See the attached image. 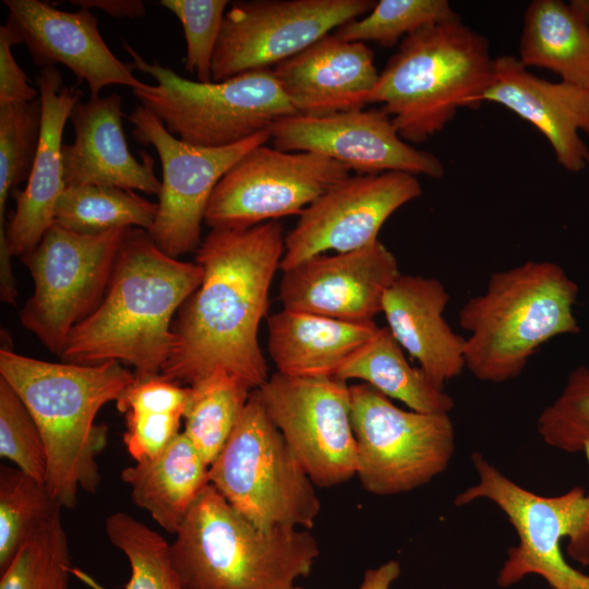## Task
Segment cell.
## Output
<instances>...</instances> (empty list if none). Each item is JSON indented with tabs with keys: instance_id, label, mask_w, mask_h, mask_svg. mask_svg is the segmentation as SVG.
<instances>
[{
	"instance_id": "obj_13",
	"label": "cell",
	"mask_w": 589,
	"mask_h": 589,
	"mask_svg": "<svg viewBox=\"0 0 589 589\" xmlns=\"http://www.w3.org/2000/svg\"><path fill=\"white\" fill-rule=\"evenodd\" d=\"M350 169L312 152H285L259 145L241 157L216 184L204 224L242 230L280 217L300 215Z\"/></svg>"
},
{
	"instance_id": "obj_21",
	"label": "cell",
	"mask_w": 589,
	"mask_h": 589,
	"mask_svg": "<svg viewBox=\"0 0 589 589\" xmlns=\"http://www.w3.org/2000/svg\"><path fill=\"white\" fill-rule=\"evenodd\" d=\"M273 73L297 115L321 117L364 108L380 73L373 51L328 34Z\"/></svg>"
},
{
	"instance_id": "obj_39",
	"label": "cell",
	"mask_w": 589,
	"mask_h": 589,
	"mask_svg": "<svg viewBox=\"0 0 589 589\" xmlns=\"http://www.w3.org/2000/svg\"><path fill=\"white\" fill-rule=\"evenodd\" d=\"M125 447L135 461L153 458L165 450L181 432L183 416L172 412L124 413Z\"/></svg>"
},
{
	"instance_id": "obj_29",
	"label": "cell",
	"mask_w": 589,
	"mask_h": 589,
	"mask_svg": "<svg viewBox=\"0 0 589 589\" xmlns=\"http://www.w3.org/2000/svg\"><path fill=\"white\" fill-rule=\"evenodd\" d=\"M189 388L182 432L209 466L235 430L252 389L224 370Z\"/></svg>"
},
{
	"instance_id": "obj_14",
	"label": "cell",
	"mask_w": 589,
	"mask_h": 589,
	"mask_svg": "<svg viewBox=\"0 0 589 589\" xmlns=\"http://www.w3.org/2000/svg\"><path fill=\"white\" fill-rule=\"evenodd\" d=\"M373 0L236 1L226 11L212 62V81L272 69L349 21Z\"/></svg>"
},
{
	"instance_id": "obj_31",
	"label": "cell",
	"mask_w": 589,
	"mask_h": 589,
	"mask_svg": "<svg viewBox=\"0 0 589 589\" xmlns=\"http://www.w3.org/2000/svg\"><path fill=\"white\" fill-rule=\"evenodd\" d=\"M105 532L130 565L124 589H188L170 558V543L158 532L125 512L110 514ZM74 572L95 589H101L79 570Z\"/></svg>"
},
{
	"instance_id": "obj_33",
	"label": "cell",
	"mask_w": 589,
	"mask_h": 589,
	"mask_svg": "<svg viewBox=\"0 0 589 589\" xmlns=\"http://www.w3.org/2000/svg\"><path fill=\"white\" fill-rule=\"evenodd\" d=\"M70 546L60 513L39 527L0 572V589H69Z\"/></svg>"
},
{
	"instance_id": "obj_1",
	"label": "cell",
	"mask_w": 589,
	"mask_h": 589,
	"mask_svg": "<svg viewBox=\"0 0 589 589\" xmlns=\"http://www.w3.org/2000/svg\"><path fill=\"white\" fill-rule=\"evenodd\" d=\"M284 250L277 220L242 230L212 229L195 255L203 279L173 318L171 352L160 376L190 386L224 370L252 390L268 380L259 328Z\"/></svg>"
},
{
	"instance_id": "obj_36",
	"label": "cell",
	"mask_w": 589,
	"mask_h": 589,
	"mask_svg": "<svg viewBox=\"0 0 589 589\" xmlns=\"http://www.w3.org/2000/svg\"><path fill=\"white\" fill-rule=\"evenodd\" d=\"M537 429L556 449L582 453L589 464V369L579 365L567 376L558 397L540 413Z\"/></svg>"
},
{
	"instance_id": "obj_26",
	"label": "cell",
	"mask_w": 589,
	"mask_h": 589,
	"mask_svg": "<svg viewBox=\"0 0 589 589\" xmlns=\"http://www.w3.org/2000/svg\"><path fill=\"white\" fill-rule=\"evenodd\" d=\"M209 466L181 431L157 456L135 461L120 474L135 506L166 532L176 534L209 484Z\"/></svg>"
},
{
	"instance_id": "obj_15",
	"label": "cell",
	"mask_w": 589,
	"mask_h": 589,
	"mask_svg": "<svg viewBox=\"0 0 589 589\" xmlns=\"http://www.w3.org/2000/svg\"><path fill=\"white\" fill-rule=\"evenodd\" d=\"M257 392L267 416L315 486L332 488L356 476L357 443L346 382L276 372Z\"/></svg>"
},
{
	"instance_id": "obj_2",
	"label": "cell",
	"mask_w": 589,
	"mask_h": 589,
	"mask_svg": "<svg viewBox=\"0 0 589 589\" xmlns=\"http://www.w3.org/2000/svg\"><path fill=\"white\" fill-rule=\"evenodd\" d=\"M202 279L197 263L169 256L146 230L131 228L100 304L72 328L59 357L75 364L118 361L137 377L159 375L175 314Z\"/></svg>"
},
{
	"instance_id": "obj_12",
	"label": "cell",
	"mask_w": 589,
	"mask_h": 589,
	"mask_svg": "<svg viewBox=\"0 0 589 589\" xmlns=\"http://www.w3.org/2000/svg\"><path fill=\"white\" fill-rule=\"evenodd\" d=\"M134 137L152 145L161 165L158 212L147 233L166 254L179 256L197 250L209 197L221 177L254 147L271 141V130L226 147H202L171 134L141 104L128 116Z\"/></svg>"
},
{
	"instance_id": "obj_34",
	"label": "cell",
	"mask_w": 589,
	"mask_h": 589,
	"mask_svg": "<svg viewBox=\"0 0 589 589\" xmlns=\"http://www.w3.org/2000/svg\"><path fill=\"white\" fill-rule=\"evenodd\" d=\"M459 19L446 0H380L364 16L347 22L334 34L347 41H373L390 48L424 26Z\"/></svg>"
},
{
	"instance_id": "obj_16",
	"label": "cell",
	"mask_w": 589,
	"mask_h": 589,
	"mask_svg": "<svg viewBox=\"0 0 589 589\" xmlns=\"http://www.w3.org/2000/svg\"><path fill=\"white\" fill-rule=\"evenodd\" d=\"M421 194L417 176L401 171L341 179L304 208L285 236L280 269L327 251L344 253L375 243L385 221Z\"/></svg>"
},
{
	"instance_id": "obj_41",
	"label": "cell",
	"mask_w": 589,
	"mask_h": 589,
	"mask_svg": "<svg viewBox=\"0 0 589 589\" xmlns=\"http://www.w3.org/2000/svg\"><path fill=\"white\" fill-rule=\"evenodd\" d=\"M22 43L10 23L0 27V106L31 103L38 98V91L28 84L27 76L16 62L12 48Z\"/></svg>"
},
{
	"instance_id": "obj_42",
	"label": "cell",
	"mask_w": 589,
	"mask_h": 589,
	"mask_svg": "<svg viewBox=\"0 0 589 589\" xmlns=\"http://www.w3.org/2000/svg\"><path fill=\"white\" fill-rule=\"evenodd\" d=\"M72 4L84 10L98 9L119 19H139L145 15L146 8L141 0H71Z\"/></svg>"
},
{
	"instance_id": "obj_38",
	"label": "cell",
	"mask_w": 589,
	"mask_h": 589,
	"mask_svg": "<svg viewBox=\"0 0 589 589\" xmlns=\"http://www.w3.org/2000/svg\"><path fill=\"white\" fill-rule=\"evenodd\" d=\"M160 5L180 21L185 44V70L199 82L212 81V62L220 35L227 0H161Z\"/></svg>"
},
{
	"instance_id": "obj_35",
	"label": "cell",
	"mask_w": 589,
	"mask_h": 589,
	"mask_svg": "<svg viewBox=\"0 0 589 589\" xmlns=\"http://www.w3.org/2000/svg\"><path fill=\"white\" fill-rule=\"evenodd\" d=\"M41 132L39 97L31 103L0 106V236L5 231L9 193L28 180Z\"/></svg>"
},
{
	"instance_id": "obj_18",
	"label": "cell",
	"mask_w": 589,
	"mask_h": 589,
	"mask_svg": "<svg viewBox=\"0 0 589 589\" xmlns=\"http://www.w3.org/2000/svg\"><path fill=\"white\" fill-rule=\"evenodd\" d=\"M283 273V309L350 322L373 321L382 312L385 292L400 276L397 259L380 240L313 256Z\"/></svg>"
},
{
	"instance_id": "obj_7",
	"label": "cell",
	"mask_w": 589,
	"mask_h": 589,
	"mask_svg": "<svg viewBox=\"0 0 589 589\" xmlns=\"http://www.w3.org/2000/svg\"><path fill=\"white\" fill-rule=\"evenodd\" d=\"M122 46L134 68L156 82L132 89L133 95L185 143L230 146L271 130L284 117L297 115L272 69L203 83L188 80L156 61L147 62L124 40Z\"/></svg>"
},
{
	"instance_id": "obj_10",
	"label": "cell",
	"mask_w": 589,
	"mask_h": 589,
	"mask_svg": "<svg viewBox=\"0 0 589 589\" xmlns=\"http://www.w3.org/2000/svg\"><path fill=\"white\" fill-rule=\"evenodd\" d=\"M130 229L89 235L53 223L21 257L35 288L20 322L51 352L60 356L72 328L100 304Z\"/></svg>"
},
{
	"instance_id": "obj_4",
	"label": "cell",
	"mask_w": 589,
	"mask_h": 589,
	"mask_svg": "<svg viewBox=\"0 0 589 589\" xmlns=\"http://www.w3.org/2000/svg\"><path fill=\"white\" fill-rule=\"evenodd\" d=\"M494 72L489 40L461 19L405 37L380 73L368 104L378 103L400 137L422 143L459 108H478Z\"/></svg>"
},
{
	"instance_id": "obj_19",
	"label": "cell",
	"mask_w": 589,
	"mask_h": 589,
	"mask_svg": "<svg viewBox=\"0 0 589 589\" xmlns=\"http://www.w3.org/2000/svg\"><path fill=\"white\" fill-rule=\"evenodd\" d=\"M7 22L19 33L33 62L41 68L60 63L79 81H84L89 97H99L109 85L132 89L145 83L133 74L134 65L119 60L104 41L98 20L89 11H62L40 0H4Z\"/></svg>"
},
{
	"instance_id": "obj_5",
	"label": "cell",
	"mask_w": 589,
	"mask_h": 589,
	"mask_svg": "<svg viewBox=\"0 0 589 589\" xmlns=\"http://www.w3.org/2000/svg\"><path fill=\"white\" fill-rule=\"evenodd\" d=\"M578 291L564 268L550 261L494 273L485 290L459 310V325L469 333L466 369L483 382L518 376L542 345L580 330L574 314Z\"/></svg>"
},
{
	"instance_id": "obj_40",
	"label": "cell",
	"mask_w": 589,
	"mask_h": 589,
	"mask_svg": "<svg viewBox=\"0 0 589 589\" xmlns=\"http://www.w3.org/2000/svg\"><path fill=\"white\" fill-rule=\"evenodd\" d=\"M189 386H182L160 375L137 377L116 401L120 412H172L184 414Z\"/></svg>"
},
{
	"instance_id": "obj_9",
	"label": "cell",
	"mask_w": 589,
	"mask_h": 589,
	"mask_svg": "<svg viewBox=\"0 0 589 589\" xmlns=\"http://www.w3.org/2000/svg\"><path fill=\"white\" fill-rule=\"evenodd\" d=\"M209 484L263 530H310L321 509L315 485L267 416L257 389L209 465Z\"/></svg>"
},
{
	"instance_id": "obj_6",
	"label": "cell",
	"mask_w": 589,
	"mask_h": 589,
	"mask_svg": "<svg viewBox=\"0 0 589 589\" xmlns=\"http://www.w3.org/2000/svg\"><path fill=\"white\" fill-rule=\"evenodd\" d=\"M169 552L188 589H291L310 575L320 548L305 529L256 527L208 484Z\"/></svg>"
},
{
	"instance_id": "obj_3",
	"label": "cell",
	"mask_w": 589,
	"mask_h": 589,
	"mask_svg": "<svg viewBox=\"0 0 589 589\" xmlns=\"http://www.w3.org/2000/svg\"><path fill=\"white\" fill-rule=\"evenodd\" d=\"M0 377L21 398L40 432L48 491L61 507L74 508L80 491L93 494L100 483L97 457L107 445L108 428L97 424L96 416L120 398L135 374L118 361L53 363L1 348Z\"/></svg>"
},
{
	"instance_id": "obj_44",
	"label": "cell",
	"mask_w": 589,
	"mask_h": 589,
	"mask_svg": "<svg viewBox=\"0 0 589 589\" xmlns=\"http://www.w3.org/2000/svg\"><path fill=\"white\" fill-rule=\"evenodd\" d=\"M569 4L589 24V0H574Z\"/></svg>"
},
{
	"instance_id": "obj_22",
	"label": "cell",
	"mask_w": 589,
	"mask_h": 589,
	"mask_svg": "<svg viewBox=\"0 0 589 589\" xmlns=\"http://www.w3.org/2000/svg\"><path fill=\"white\" fill-rule=\"evenodd\" d=\"M35 81L41 104L40 140L25 189L12 191L16 208L5 227L10 252L20 257L33 251L55 223V207L65 189L63 130L82 95L75 86L63 85L56 67L41 68Z\"/></svg>"
},
{
	"instance_id": "obj_25",
	"label": "cell",
	"mask_w": 589,
	"mask_h": 589,
	"mask_svg": "<svg viewBox=\"0 0 589 589\" xmlns=\"http://www.w3.org/2000/svg\"><path fill=\"white\" fill-rule=\"evenodd\" d=\"M267 320L271 359L278 373L291 377H334L378 329L374 321L350 322L286 309Z\"/></svg>"
},
{
	"instance_id": "obj_45",
	"label": "cell",
	"mask_w": 589,
	"mask_h": 589,
	"mask_svg": "<svg viewBox=\"0 0 589 589\" xmlns=\"http://www.w3.org/2000/svg\"><path fill=\"white\" fill-rule=\"evenodd\" d=\"M291 589H304L302 587L293 586Z\"/></svg>"
},
{
	"instance_id": "obj_32",
	"label": "cell",
	"mask_w": 589,
	"mask_h": 589,
	"mask_svg": "<svg viewBox=\"0 0 589 589\" xmlns=\"http://www.w3.org/2000/svg\"><path fill=\"white\" fill-rule=\"evenodd\" d=\"M61 505L45 483L17 467L0 468V572L23 543L60 513Z\"/></svg>"
},
{
	"instance_id": "obj_30",
	"label": "cell",
	"mask_w": 589,
	"mask_h": 589,
	"mask_svg": "<svg viewBox=\"0 0 589 589\" xmlns=\"http://www.w3.org/2000/svg\"><path fill=\"white\" fill-rule=\"evenodd\" d=\"M158 203L132 190L105 185L67 187L55 207V223L80 232L100 233L113 229L151 228Z\"/></svg>"
},
{
	"instance_id": "obj_17",
	"label": "cell",
	"mask_w": 589,
	"mask_h": 589,
	"mask_svg": "<svg viewBox=\"0 0 589 589\" xmlns=\"http://www.w3.org/2000/svg\"><path fill=\"white\" fill-rule=\"evenodd\" d=\"M269 142L280 151L326 156L357 175L401 171L438 179L445 171L434 154L402 140L381 107L321 117H284L272 125Z\"/></svg>"
},
{
	"instance_id": "obj_23",
	"label": "cell",
	"mask_w": 589,
	"mask_h": 589,
	"mask_svg": "<svg viewBox=\"0 0 589 589\" xmlns=\"http://www.w3.org/2000/svg\"><path fill=\"white\" fill-rule=\"evenodd\" d=\"M121 105V96L111 94L80 100L73 107L69 120L74 140L62 146L65 188L105 185L158 195L161 182L153 159L141 153L137 160L129 149Z\"/></svg>"
},
{
	"instance_id": "obj_27",
	"label": "cell",
	"mask_w": 589,
	"mask_h": 589,
	"mask_svg": "<svg viewBox=\"0 0 589 589\" xmlns=\"http://www.w3.org/2000/svg\"><path fill=\"white\" fill-rule=\"evenodd\" d=\"M520 62L589 89V24L561 0H533L524 15Z\"/></svg>"
},
{
	"instance_id": "obj_37",
	"label": "cell",
	"mask_w": 589,
	"mask_h": 589,
	"mask_svg": "<svg viewBox=\"0 0 589 589\" xmlns=\"http://www.w3.org/2000/svg\"><path fill=\"white\" fill-rule=\"evenodd\" d=\"M0 457L45 483L47 455L40 432L21 398L1 377Z\"/></svg>"
},
{
	"instance_id": "obj_43",
	"label": "cell",
	"mask_w": 589,
	"mask_h": 589,
	"mask_svg": "<svg viewBox=\"0 0 589 589\" xmlns=\"http://www.w3.org/2000/svg\"><path fill=\"white\" fill-rule=\"evenodd\" d=\"M400 573L399 562L387 561L375 568L366 569L359 589H390Z\"/></svg>"
},
{
	"instance_id": "obj_24",
	"label": "cell",
	"mask_w": 589,
	"mask_h": 589,
	"mask_svg": "<svg viewBox=\"0 0 589 589\" xmlns=\"http://www.w3.org/2000/svg\"><path fill=\"white\" fill-rule=\"evenodd\" d=\"M448 300L449 293L438 279L400 274L382 304L396 341L441 388L466 368V338L444 317Z\"/></svg>"
},
{
	"instance_id": "obj_28",
	"label": "cell",
	"mask_w": 589,
	"mask_h": 589,
	"mask_svg": "<svg viewBox=\"0 0 589 589\" xmlns=\"http://www.w3.org/2000/svg\"><path fill=\"white\" fill-rule=\"evenodd\" d=\"M389 329L378 327L374 336L340 365L335 376L347 382L360 380L410 410L449 413L454 399L420 369L412 366Z\"/></svg>"
},
{
	"instance_id": "obj_20",
	"label": "cell",
	"mask_w": 589,
	"mask_h": 589,
	"mask_svg": "<svg viewBox=\"0 0 589 589\" xmlns=\"http://www.w3.org/2000/svg\"><path fill=\"white\" fill-rule=\"evenodd\" d=\"M482 101L498 104L528 121L548 140L556 161L569 172L589 166V89L551 82L529 72L518 57L494 59V72Z\"/></svg>"
},
{
	"instance_id": "obj_11",
	"label": "cell",
	"mask_w": 589,
	"mask_h": 589,
	"mask_svg": "<svg viewBox=\"0 0 589 589\" xmlns=\"http://www.w3.org/2000/svg\"><path fill=\"white\" fill-rule=\"evenodd\" d=\"M349 392L356 476L364 490L380 496L409 492L447 468L456 447L449 413L401 409L366 383Z\"/></svg>"
},
{
	"instance_id": "obj_8",
	"label": "cell",
	"mask_w": 589,
	"mask_h": 589,
	"mask_svg": "<svg viewBox=\"0 0 589 589\" xmlns=\"http://www.w3.org/2000/svg\"><path fill=\"white\" fill-rule=\"evenodd\" d=\"M471 461L478 482L457 494L454 504L492 502L519 538L518 544L508 549L497 585L508 588L534 574L552 589H589V576L569 566L561 552V541L568 539V555L589 565V492L574 486L561 495H539L510 480L481 453L474 452Z\"/></svg>"
}]
</instances>
